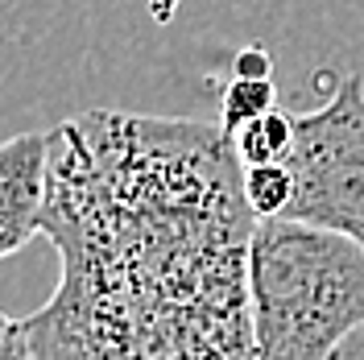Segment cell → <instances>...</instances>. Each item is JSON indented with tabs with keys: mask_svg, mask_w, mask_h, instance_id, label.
Listing matches in <instances>:
<instances>
[{
	"mask_svg": "<svg viewBox=\"0 0 364 360\" xmlns=\"http://www.w3.org/2000/svg\"><path fill=\"white\" fill-rule=\"evenodd\" d=\"M249 311L257 360H331L364 327V248L331 228L257 220Z\"/></svg>",
	"mask_w": 364,
	"mask_h": 360,
	"instance_id": "2",
	"label": "cell"
},
{
	"mask_svg": "<svg viewBox=\"0 0 364 360\" xmlns=\"http://www.w3.org/2000/svg\"><path fill=\"white\" fill-rule=\"evenodd\" d=\"M269 50H261V46H245L236 58H232V75L236 79H269Z\"/></svg>",
	"mask_w": 364,
	"mask_h": 360,
	"instance_id": "9",
	"label": "cell"
},
{
	"mask_svg": "<svg viewBox=\"0 0 364 360\" xmlns=\"http://www.w3.org/2000/svg\"><path fill=\"white\" fill-rule=\"evenodd\" d=\"M232 137L203 120L83 112L50 133L42 236L58 290L33 360H257V232Z\"/></svg>",
	"mask_w": 364,
	"mask_h": 360,
	"instance_id": "1",
	"label": "cell"
},
{
	"mask_svg": "<svg viewBox=\"0 0 364 360\" xmlns=\"http://www.w3.org/2000/svg\"><path fill=\"white\" fill-rule=\"evenodd\" d=\"M50 186V133L0 141V257L25 248L42 232Z\"/></svg>",
	"mask_w": 364,
	"mask_h": 360,
	"instance_id": "4",
	"label": "cell"
},
{
	"mask_svg": "<svg viewBox=\"0 0 364 360\" xmlns=\"http://www.w3.org/2000/svg\"><path fill=\"white\" fill-rule=\"evenodd\" d=\"M294 199L282 220L331 228L364 248V79L343 75L331 100L294 116Z\"/></svg>",
	"mask_w": 364,
	"mask_h": 360,
	"instance_id": "3",
	"label": "cell"
},
{
	"mask_svg": "<svg viewBox=\"0 0 364 360\" xmlns=\"http://www.w3.org/2000/svg\"><path fill=\"white\" fill-rule=\"evenodd\" d=\"M273 100H277L273 79H232L224 88V100H220V129L228 137H236L245 125L273 112Z\"/></svg>",
	"mask_w": 364,
	"mask_h": 360,
	"instance_id": "7",
	"label": "cell"
},
{
	"mask_svg": "<svg viewBox=\"0 0 364 360\" xmlns=\"http://www.w3.org/2000/svg\"><path fill=\"white\" fill-rule=\"evenodd\" d=\"M232 149L240 166H269V162H290L294 154V116L286 112H265L261 120L245 125L232 137Z\"/></svg>",
	"mask_w": 364,
	"mask_h": 360,
	"instance_id": "5",
	"label": "cell"
},
{
	"mask_svg": "<svg viewBox=\"0 0 364 360\" xmlns=\"http://www.w3.org/2000/svg\"><path fill=\"white\" fill-rule=\"evenodd\" d=\"M0 360H33L29 319H13L0 311Z\"/></svg>",
	"mask_w": 364,
	"mask_h": 360,
	"instance_id": "8",
	"label": "cell"
},
{
	"mask_svg": "<svg viewBox=\"0 0 364 360\" xmlns=\"http://www.w3.org/2000/svg\"><path fill=\"white\" fill-rule=\"evenodd\" d=\"M331 360H364V327H356L352 336L343 339L340 348L331 352Z\"/></svg>",
	"mask_w": 364,
	"mask_h": 360,
	"instance_id": "10",
	"label": "cell"
},
{
	"mask_svg": "<svg viewBox=\"0 0 364 360\" xmlns=\"http://www.w3.org/2000/svg\"><path fill=\"white\" fill-rule=\"evenodd\" d=\"M245 199L257 220H282L294 199V174L286 162L269 166H245Z\"/></svg>",
	"mask_w": 364,
	"mask_h": 360,
	"instance_id": "6",
	"label": "cell"
}]
</instances>
